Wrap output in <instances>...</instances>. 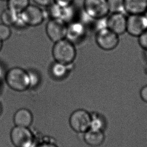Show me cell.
Returning a JSON list of instances; mask_svg holds the SVG:
<instances>
[{"label": "cell", "instance_id": "484cf974", "mask_svg": "<svg viewBox=\"0 0 147 147\" xmlns=\"http://www.w3.org/2000/svg\"><path fill=\"white\" fill-rule=\"evenodd\" d=\"M33 1L37 5L45 7V8L50 6L52 4H53L54 2V0H33Z\"/></svg>", "mask_w": 147, "mask_h": 147}, {"label": "cell", "instance_id": "44dd1931", "mask_svg": "<svg viewBox=\"0 0 147 147\" xmlns=\"http://www.w3.org/2000/svg\"><path fill=\"white\" fill-rule=\"evenodd\" d=\"M76 15V9L74 8V5H72L71 6L62 8L60 19L68 24V23H70L74 21V18Z\"/></svg>", "mask_w": 147, "mask_h": 147}, {"label": "cell", "instance_id": "7402d4cb", "mask_svg": "<svg viewBox=\"0 0 147 147\" xmlns=\"http://www.w3.org/2000/svg\"><path fill=\"white\" fill-rule=\"evenodd\" d=\"M11 33V30L9 26L3 23L0 24V39L2 41L9 39Z\"/></svg>", "mask_w": 147, "mask_h": 147}, {"label": "cell", "instance_id": "ba28073f", "mask_svg": "<svg viewBox=\"0 0 147 147\" xmlns=\"http://www.w3.org/2000/svg\"><path fill=\"white\" fill-rule=\"evenodd\" d=\"M19 15L27 26L32 27L40 25L46 17L44 10L38 6L30 4Z\"/></svg>", "mask_w": 147, "mask_h": 147}, {"label": "cell", "instance_id": "ac0fdd59", "mask_svg": "<svg viewBox=\"0 0 147 147\" xmlns=\"http://www.w3.org/2000/svg\"><path fill=\"white\" fill-rule=\"evenodd\" d=\"M30 5V0H8V9L18 14L22 13Z\"/></svg>", "mask_w": 147, "mask_h": 147}, {"label": "cell", "instance_id": "1f68e13d", "mask_svg": "<svg viewBox=\"0 0 147 147\" xmlns=\"http://www.w3.org/2000/svg\"><path fill=\"white\" fill-rule=\"evenodd\" d=\"M1 1H7L8 0H1Z\"/></svg>", "mask_w": 147, "mask_h": 147}, {"label": "cell", "instance_id": "d4e9b609", "mask_svg": "<svg viewBox=\"0 0 147 147\" xmlns=\"http://www.w3.org/2000/svg\"><path fill=\"white\" fill-rule=\"evenodd\" d=\"M74 0H54V3L62 8L71 6L74 4Z\"/></svg>", "mask_w": 147, "mask_h": 147}, {"label": "cell", "instance_id": "7a4b0ae2", "mask_svg": "<svg viewBox=\"0 0 147 147\" xmlns=\"http://www.w3.org/2000/svg\"><path fill=\"white\" fill-rule=\"evenodd\" d=\"M5 80L9 87L17 92H24L30 88V76L29 72L19 67L8 70Z\"/></svg>", "mask_w": 147, "mask_h": 147}, {"label": "cell", "instance_id": "cb8c5ba5", "mask_svg": "<svg viewBox=\"0 0 147 147\" xmlns=\"http://www.w3.org/2000/svg\"><path fill=\"white\" fill-rule=\"evenodd\" d=\"M140 46L144 50H147V30L138 37Z\"/></svg>", "mask_w": 147, "mask_h": 147}, {"label": "cell", "instance_id": "4dcf8cb0", "mask_svg": "<svg viewBox=\"0 0 147 147\" xmlns=\"http://www.w3.org/2000/svg\"><path fill=\"white\" fill-rule=\"evenodd\" d=\"M1 111H2V109H1V105H0V113H1Z\"/></svg>", "mask_w": 147, "mask_h": 147}, {"label": "cell", "instance_id": "8fae6325", "mask_svg": "<svg viewBox=\"0 0 147 147\" xmlns=\"http://www.w3.org/2000/svg\"><path fill=\"white\" fill-rule=\"evenodd\" d=\"M86 33V29L84 23L80 21H73L68 25L66 38L73 42L81 39Z\"/></svg>", "mask_w": 147, "mask_h": 147}, {"label": "cell", "instance_id": "4fadbf2b", "mask_svg": "<svg viewBox=\"0 0 147 147\" xmlns=\"http://www.w3.org/2000/svg\"><path fill=\"white\" fill-rule=\"evenodd\" d=\"M84 139L90 147H97L101 145L105 139L104 131L90 129L84 133Z\"/></svg>", "mask_w": 147, "mask_h": 147}, {"label": "cell", "instance_id": "603a6c76", "mask_svg": "<svg viewBox=\"0 0 147 147\" xmlns=\"http://www.w3.org/2000/svg\"><path fill=\"white\" fill-rule=\"evenodd\" d=\"M29 72L30 80V88L37 86L40 82V77L38 73L34 71Z\"/></svg>", "mask_w": 147, "mask_h": 147}, {"label": "cell", "instance_id": "5bb4252c", "mask_svg": "<svg viewBox=\"0 0 147 147\" xmlns=\"http://www.w3.org/2000/svg\"><path fill=\"white\" fill-rule=\"evenodd\" d=\"M125 12L129 15L144 14L147 11V0H124Z\"/></svg>", "mask_w": 147, "mask_h": 147}, {"label": "cell", "instance_id": "7c38bea8", "mask_svg": "<svg viewBox=\"0 0 147 147\" xmlns=\"http://www.w3.org/2000/svg\"><path fill=\"white\" fill-rule=\"evenodd\" d=\"M13 121L16 126L29 127L33 123V117L30 110L22 108L18 109L15 113Z\"/></svg>", "mask_w": 147, "mask_h": 147}, {"label": "cell", "instance_id": "f1b7e54d", "mask_svg": "<svg viewBox=\"0 0 147 147\" xmlns=\"http://www.w3.org/2000/svg\"><path fill=\"white\" fill-rule=\"evenodd\" d=\"M144 57L147 64V50H144Z\"/></svg>", "mask_w": 147, "mask_h": 147}, {"label": "cell", "instance_id": "d6986e66", "mask_svg": "<svg viewBox=\"0 0 147 147\" xmlns=\"http://www.w3.org/2000/svg\"><path fill=\"white\" fill-rule=\"evenodd\" d=\"M107 3L109 14L125 12L124 0H107Z\"/></svg>", "mask_w": 147, "mask_h": 147}, {"label": "cell", "instance_id": "9c48e42d", "mask_svg": "<svg viewBox=\"0 0 147 147\" xmlns=\"http://www.w3.org/2000/svg\"><path fill=\"white\" fill-rule=\"evenodd\" d=\"M147 30V15H129L127 17V32L134 36H140Z\"/></svg>", "mask_w": 147, "mask_h": 147}, {"label": "cell", "instance_id": "277c9868", "mask_svg": "<svg viewBox=\"0 0 147 147\" xmlns=\"http://www.w3.org/2000/svg\"><path fill=\"white\" fill-rule=\"evenodd\" d=\"M83 9L93 20L105 18L109 14L107 0H84Z\"/></svg>", "mask_w": 147, "mask_h": 147}, {"label": "cell", "instance_id": "ffe728a7", "mask_svg": "<svg viewBox=\"0 0 147 147\" xmlns=\"http://www.w3.org/2000/svg\"><path fill=\"white\" fill-rule=\"evenodd\" d=\"M45 15L51 19H60L62 8L54 2L53 4L46 7Z\"/></svg>", "mask_w": 147, "mask_h": 147}, {"label": "cell", "instance_id": "d6a6232c", "mask_svg": "<svg viewBox=\"0 0 147 147\" xmlns=\"http://www.w3.org/2000/svg\"></svg>", "mask_w": 147, "mask_h": 147}, {"label": "cell", "instance_id": "6da1fadb", "mask_svg": "<svg viewBox=\"0 0 147 147\" xmlns=\"http://www.w3.org/2000/svg\"><path fill=\"white\" fill-rule=\"evenodd\" d=\"M52 54L55 61L70 65L76 59L77 51L74 43L65 38L54 43Z\"/></svg>", "mask_w": 147, "mask_h": 147}, {"label": "cell", "instance_id": "83f0119b", "mask_svg": "<svg viewBox=\"0 0 147 147\" xmlns=\"http://www.w3.org/2000/svg\"><path fill=\"white\" fill-rule=\"evenodd\" d=\"M35 147H58L55 144L50 142H45L44 143L39 144L36 145Z\"/></svg>", "mask_w": 147, "mask_h": 147}, {"label": "cell", "instance_id": "9a60e30c", "mask_svg": "<svg viewBox=\"0 0 147 147\" xmlns=\"http://www.w3.org/2000/svg\"><path fill=\"white\" fill-rule=\"evenodd\" d=\"M72 64L68 65L62 63L58 62L55 61L52 64L50 72L52 76L56 80H63L67 76L70 71V66Z\"/></svg>", "mask_w": 147, "mask_h": 147}, {"label": "cell", "instance_id": "30bf717a", "mask_svg": "<svg viewBox=\"0 0 147 147\" xmlns=\"http://www.w3.org/2000/svg\"><path fill=\"white\" fill-rule=\"evenodd\" d=\"M127 22L124 13H111L107 17V28L119 36L127 32Z\"/></svg>", "mask_w": 147, "mask_h": 147}, {"label": "cell", "instance_id": "f546056e", "mask_svg": "<svg viewBox=\"0 0 147 147\" xmlns=\"http://www.w3.org/2000/svg\"><path fill=\"white\" fill-rule=\"evenodd\" d=\"M2 46H3V41L0 39V51L2 49Z\"/></svg>", "mask_w": 147, "mask_h": 147}, {"label": "cell", "instance_id": "8992f818", "mask_svg": "<svg viewBox=\"0 0 147 147\" xmlns=\"http://www.w3.org/2000/svg\"><path fill=\"white\" fill-rule=\"evenodd\" d=\"M96 41L99 48L105 51H111L117 47L119 44V35L107 28L98 30Z\"/></svg>", "mask_w": 147, "mask_h": 147}, {"label": "cell", "instance_id": "3957f363", "mask_svg": "<svg viewBox=\"0 0 147 147\" xmlns=\"http://www.w3.org/2000/svg\"><path fill=\"white\" fill-rule=\"evenodd\" d=\"M10 139L15 147H35L34 134L29 127L15 125L10 132Z\"/></svg>", "mask_w": 147, "mask_h": 147}, {"label": "cell", "instance_id": "52a82bcc", "mask_svg": "<svg viewBox=\"0 0 147 147\" xmlns=\"http://www.w3.org/2000/svg\"><path fill=\"white\" fill-rule=\"evenodd\" d=\"M67 28L68 24L61 19H51L46 24V34L55 43L66 38Z\"/></svg>", "mask_w": 147, "mask_h": 147}, {"label": "cell", "instance_id": "5b68a950", "mask_svg": "<svg viewBox=\"0 0 147 147\" xmlns=\"http://www.w3.org/2000/svg\"><path fill=\"white\" fill-rule=\"evenodd\" d=\"M91 121L90 113L86 109H78L70 116L69 123L73 131L84 134L90 129Z\"/></svg>", "mask_w": 147, "mask_h": 147}, {"label": "cell", "instance_id": "2e32d148", "mask_svg": "<svg viewBox=\"0 0 147 147\" xmlns=\"http://www.w3.org/2000/svg\"><path fill=\"white\" fill-rule=\"evenodd\" d=\"M91 114L90 129L104 131L106 127V119L102 114L98 112H92Z\"/></svg>", "mask_w": 147, "mask_h": 147}, {"label": "cell", "instance_id": "e0dca14e", "mask_svg": "<svg viewBox=\"0 0 147 147\" xmlns=\"http://www.w3.org/2000/svg\"><path fill=\"white\" fill-rule=\"evenodd\" d=\"M19 14L16 13L9 9L4 10L1 15V20L3 24L7 26H13L18 20Z\"/></svg>", "mask_w": 147, "mask_h": 147}, {"label": "cell", "instance_id": "4316f807", "mask_svg": "<svg viewBox=\"0 0 147 147\" xmlns=\"http://www.w3.org/2000/svg\"><path fill=\"white\" fill-rule=\"evenodd\" d=\"M140 95L141 99L147 103V85L144 86L141 89Z\"/></svg>", "mask_w": 147, "mask_h": 147}]
</instances>
